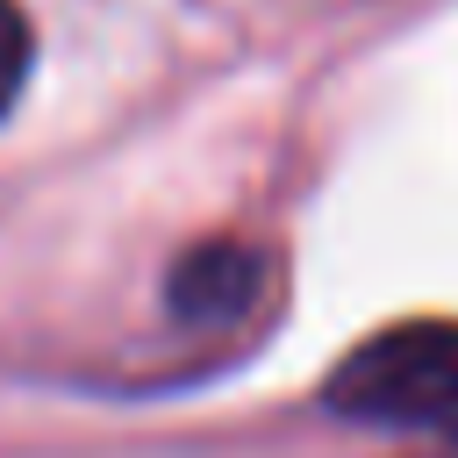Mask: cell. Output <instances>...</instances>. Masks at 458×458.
I'll return each mask as SVG.
<instances>
[{"label":"cell","instance_id":"cell-1","mask_svg":"<svg viewBox=\"0 0 458 458\" xmlns=\"http://www.w3.org/2000/svg\"><path fill=\"white\" fill-rule=\"evenodd\" d=\"M329 408L458 444V322H401L329 372Z\"/></svg>","mask_w":458,"mask_h":458},{"label":"cell","instance_id":"cell-2","mask_svg":"<svg viewBox=\"0 0 458 458\" xmlns=\"http://www.w3.org/2000/svg\"><path fill=\"white\" fill-rule=\"evenodd\" d=\"M265 293V258L243 243H208L172 272V308L193 322H229Z\"/></svg>","mask_w":458,"mask_h":458},{"label":"cell","instance_id":"cell-3","mask_svg":"<svg viewBox=\"0 0 458 458\" xmlns=\"http://www.w3.org/2000/svg\"><path fill=\"white\" fill-rule=\"evenodd\" d=\"M21 79H29V21H21L14 0H0V114L14 107Z\"/></svg>","mask_w":458,"mask_h":458}]
</instances>
